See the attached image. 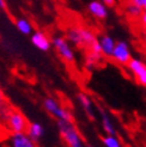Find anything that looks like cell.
Listing matches in <instances>:
<instances>
[{
    "instance_id": "1",
    "label": "cell",
    "mask_w": 146,
    "mask_h": 147,
    "mask_svg": "<svg viewBox=\"0 0 146 147\" xmlns=\"http://www.w3.org/2000/svg\"><path fill=\"white\" fill-rule=\"evenodd\" d=\"M57 128L67 147H86L73 121H57Z\"/></svg>"
},
{
    "instance_id": "2",
    "label": "cell",
    "mask_w": 146,
    "mask_h": 147,
    "mask_svg": "<svg viewBox=\"0 0 146 147\" xmlns=\"http://www.w3.org/2000/svg\"><path fill=\"white\" fill-rule=\"evenodd\" d=\"M30 122L28 121L25 115L19 111L18 109L14 108L11 115L9 116L5 128L9 131V134H18V133H26V130L29 128Z\"/></svg>"
},
{
    "instance_id": "3",
    "label": "cell",
    "mask_w": 146,
    "mask_h": 147,
    "mask_svg": "<svg viewBox=\"0 0 146 147\" xmlns=\"http://www.w3.org/2000/svg\"><path fill=\"white\" fill-rule=\"evenodd\" d=\"M43 108L57 121H73V116L70 110L65 109L59 102L53 97H46L43 99Z\"/></svg>"
},
{
    "instance_id": "4",
    "label": "cell",
    "mask_w": 146,
    "mask_h": 147,
    "mask_svg": "<svg viewBox=\"0 0 146 147\" xmlns=\"http://www.w3.org/2000/svg\"><path fill=\"white\" fill-rule=\"evenodd\" d=\"M50 41H52V46L56 50V53L61 56V59L64 61H66L68 63L74 62V60H76L74 51H73V49L71 47V43L66 40V37L56 35V36H53Z\"/></svg>"
},
{
    "instance_id": "5",
    "label": "cell",
    "mask_w": 146,
    "mask_h": 147,
    "mask_svg": "<svg viewBox=\"0 0 146 147\" xmlns=\"http://www.w3.org/2000/svg\"><path fill=\"white\" fill-rule=\"evenodd\" d=\"M1 145L4 147H37V142H35L26 133L9 134Z\"/></svg>"
},
{
    "instance_id": "6",
    "label": "cell",
    "mask_w": 146,
    "mask_h": 147,
    "mask_svg": "<svg viewBox=\"0 0 146 147\" xmlns=\"http://www.w3.org/2000/svg\"><path fill=\"white\" fill-rule=\"evenodd\" d=\"M112 59L114 60V62H116L118 65L127 66L129 63V61L132 60V55H130V49H129L128 43L125 41L116 42V47H115Z\"/></svg>"
},
{
    "instance_id": "7",
    "label": "cell",
    "mask_w": 146,
    "mask_h": 147,
    "mask_svg": "<svg viewBox=\"0 0 146 147\" xmlns=\"http://www.w3.org/2000/svg\"><path fill=\"white\" fill-rule=\"evenodd\" d=\"M127 67L137 82L143 86H146V63L141 61L140 59L132 57V60L129 61Z\"/></svg>"
},
{
    "instance_id": "8",
    "label": "cell",
    "mask_w": 146,
    "mask_h": 147,
    "mask_svg": "<svg viewBox=\"0 0 146 147\" xmlns=\"http://www.w3.org/2000/svg\"><path fill=\"white\" fill-rule=\"evenodd\" d=\"M31 43L37 49H40L42 51H48L50 49V47H52V41L42 31H35L31 35Z\"/></svg>"
},
{
    "instance_id": "9",
    "label": "cell",
    "mask_w": 146,
    "mask_h": 147,
    "mask_svg": "<svg viewBox=\"0 0 146 147\" xmlns=\"http://www.w3.org/2000/svg\"><path fill=\"white\" fill-rule=\"evenodd\" d=\"M13 109H14V107L11 104V102L7 99V97L4 94L1 89H0V122H1L4 126L6 124L7 120H9V116L13 111Z\"/></svg>"
},
{
    "instance_id": "10",
    "label": "cell",
    "mask_w": 146,
    "mask_h": 147,
    "mask_svg": "<svg viewBox=\"0 0 146 147\" xmlns=\"http://www.w3.org/2000/svg\"><path fill=\"white\" fill-rule=\"evenodd\" d=\"M98 40H99L101 50H102L103 57H112L115 50V47H116V41L109 35H102Z\"/></svg>"
},
{
    "instance_id": "11",
    "label": "cell",
    "mask_w": 146,
    "mask_h": 147,
    "mask_svg": "<svg viewBox=\"0 0 146 147\" xmlns=\"http://www.w3.org/2000/svg\"><path fill=\"white\" fill-rule=\"evenodd\" d=\"M90 14L97 19H105L108 17V9L102 1H91L87 5Z\"/></svg>"
},
{
    "instance_id": "12",
    "label": "cell",
    "mask_w": 146,
    "mask_h": 147,
    "mask_svg": "<svg viewBox=\"0 0 146 147\" xmlns=\"http://www.w3.org/2000/svg\"><path fill=\"white\" fill-rule=\"evenodd\" d=\"M78 100L80 103V105L83 107L86 115L90 117V120L96 119V114H95V109H93V105H92V102H91L90 97L84 92H79L78 93Z\"/></svg>"
},
{
    "instance_id": "13",
    "label": "cell",
    "mask_w": 146,
    "mask_h": 147,
    "mask_svg": "<svg viewBox=\"0 0 146 147\" xmlns=\"http://www.w3.org/2000/svg\"><path fill=\"white\" fill-rule=\"evenodd\" d=\"M26 134L30 136L35 142H37L43 136V134H45V128L42 127V124H40L37 122H31L30 124H29Z\"/></svg>"
},
{
    "instance_id": "14",
    "label": "cell",
    "mask_w": 146,
    "mask_h": 147,
    "mask_svg": "<svg viewBox=\"0 0 146 147\" xmlns=\"http://www.w3.org/2000/svg\"><path fill=\"white\" fill-rule=\"evenodd\" d=\"M143 12H144V10L138 6L137 4H134V1H128L125 5V13L130 19H140Z\"/></svg>"
},
{
    "instance_id": "15",
    "label": "cell",
    "mask_w": 146,
    "mask_h": 147,
    "mask_svg": "<svg viewBox=\"0 0 146 147\" xmlns=\"http://www.w3.org/2000/svg\"><path fill=\"white\" fill-rule=\"evenodd\" d=\"M101 119H102V127H103L107 135H116V130L114 128V124L110 120V117L103 110H101Z\"/></svg>"
},
{
    "instance_id": "16",
    "label": "cell",
    "mask_w": 146,
    "mask_h": 147,
    "mask_svg": "<svg viewBox=\"0 0 146 147\" xmlns=\"http://www.w3.org/2000/svg\"><path fill=\"white\" fill-rule=\"evenodd\" d=\"M16 26L18 29V31L22 32L23 35H32L34 34L32 24L25 18H18L16 20Z\"/></svg>"
},
{
    "instance_id": "17",
    "label": "cell",
    "mask_w": 146,
    "mask_h": 147,
    "mask_svg": "<svg viewBox=\"0 0 146 147\" xmlns=\"http://www.w3.org/2000/svg\"><path fill=\"white\" fill-rule=\"evenodd\" d=\"M102 141L105 147H122L121 141L116 135H105L102 138Z\"/></svg>"
},
{
    "instance_id": "18",
    "label": "cell",
    "mask_w": 146,
    "mask_h": 147,
    "mask_svg": "<svg viewBox=\"0 0 146 147\" xmlns=\"http://www.w3.org/2000/svg\"><path fill=\"white\" fill-rule=\"evenodd\" d=\"M9 136V131L6 130V128H5V126L4 124L0 122V145H1L4 141H5V139Z\"/></svg>"
},
{
    "instance_id": "19",
    "label": "cell",
    "mask_w": 146,
    "mask_h": 147,
    "mask_svg": "<svg viewBox=\"0 0 146 147\" xmlns=\"http://www.w3.org/2000/svg\"><path fill=\"white\" fill-rule=\"evenodd\" d=\"M139 22H140V25H141V28L144 29V31L146 32V12H145V11L143 12V14H141V17H140Z\"/></svg>"
},
{
    "instance_id": "20",
    "label": "cell",
    "mask_w": 146,
    "mask_h": 147,
    "mask_svg": "<svg viewBox=\"0 0 146 147\" xmlns=\"http://www.w3.org/2000/svg\"><path fill=\"white\" fill-rule=\"evenodd\" d=\"M0 10H6V1L0 0Z\"/></svg>"
},
{
    "instance_id": "21",
    "label": "cell",
    "mask_w": 146,
    "mask_h": 147,
    "mask_svg": "<svg viewBox=\"0 0 146 147\" xmlns=\"http://www.w3.org/2000/svg\"><path fill=\"white\" fill-rule=\"evenodd\" d=\"M143 45H144V47L146 48V32L144 31V34H143Z\"/></svg>"
},
{
    "instance_id": "22",
    "label": "cell",
    "mask_w": 146,
    "mask_h": 147,
    "mask_svg": "<svg viewBox=\"0 0 146 147\" xmlns=\"http://www.w3.org/2000/svg\"><path fill=\"white\" fill-rule=\"evenodd\" d=\"M104 4H108V5H114V1H112V0H105V1H104Z\"/></svg>"
},
{
    "instance_id": "23",
    "label": "cell",
    "mask_w": 146,
    "mask_h": 147,
    "mask_svg": "<svg viewBox=\"0 0 146 147\" xmlns=\"http://www.w3.org/2000/svg\"><path fill=\"white\" fill-rule=\"evenodd\" d=\"M145 12H146V0H145V6H144V9H143Z\"/></svg>"
},
{
    "instance_id": "24",
    "label": "cell",
    "mask_w": 146,
    "mask_h": 147,
    "mask_svg": "<svg viewBox=\"0 0 146 147\" xmlns=\"http://www.w3.org/2000/svg\"><path fill=\"white\" fill-rule=\"evenodd\" d=\"M86 147H92V146H90V145H86Z\"/></svg>"
},
{
    "instance_id": "25",
    "label": "cell",
    "mask_w": 146,
    "mask_h": 147,
    "mask_svg": "<svg viewBox=\"0 0 146 147\" xmlns=\"http://www.w3.org/2000/svg\"><path fill=\"white\" fill-rule=\"evenodd\" d=\"M0 147H4V146H3V145H0Z\"/></svg>"
}]
</instances>
